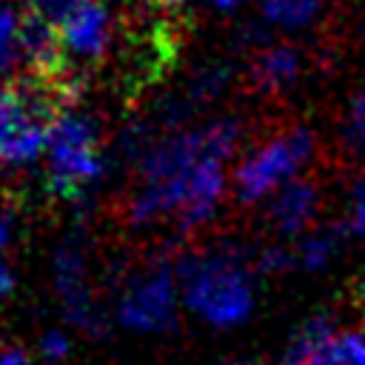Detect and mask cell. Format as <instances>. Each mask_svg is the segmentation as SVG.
Segmentation results:
<instances>
[{
    "label": "cell",
    "mask_w": 365,
    "mask_h": 365,
    "mask_svg": "<svg viewBox=\"0 0 365 365\" xmlns=\"http://www.w3.org/2000/svg\"><path fill=\"white\" fill-rule=\"evenodd\" d=\"M240 131V120L222 117L191 131H177L151 145L140 157V177L125 202L128 220L145 225L160 217H177L197 171L211 160H228L237 148Z\"/></svg>",
    "instance_id": "1"
},
{
    "label": "cell",
    "mask_w": 365,
    "mask_h": 365,
    "mask_svg": "<svg viewBox=\"0 0 365 365\" xmlns=\"http://www.w3.org/2000/svg\"><path fill=\"white\" fill-rule=\"evenodd\" d=\"M80 80L29 74L0 88V163H29L48 145L54 123L77 100Z\"/></svg>",
    "instance_id": "2"
},
{
    "label": "cell",
    "mask_w": 365,
    "mask_h": 365,
    "mask_svg": "<svg viewBox=\"0 0 365 365\" xmlns=\"http://www.w3.org/2000/svg\"><path fill=\"white\" fill-rule=\"evenodd\" d=\"M185 305L211 325H240L254 308L248 268L231 248L182 254L174 265Z\"/></svg>",
    "instance_id": "3"
},
{
    "label": "cell",
    "mask_w": 365,
    "mask_h": 365,
    "mask_svg": "<svg viewBox=\"0 0 365 365\" xmlns=\"http://www.w3.org/2000/svg\"><path fill=\"white\" fill-rule=\"evenodd\" d=\"M314 154V134L302 123H279L240 160L234 171V197L240 205H254L271 191H279Z\"/></svg>",
    "instance_id": "4"
},
{
    "label": "cell",
    "mask_w": 365,
    "mask_h": 365,
    "mask_svg": "<svg viewBox=\"0 0 365 365\" xmlns=\"http://www.w3.org/2000/svg\"><path fill=\"white\" fill-rule=\"evenodd\" d=\"M103 174L97 128L83 114H63L48 137V191L66 200L80 197Z\"/></svg>",
    "instance_id": "5"
},
{
    "label": "cell",
    "mask_w": 365,
    "mask_h": 365,
    "mask_svg": "<svg viewBox=\"0 0 365 365\" xmlns=\"http://www.w3.org/2000/svg\"><path fill=\"white\" fill-rule=\"evenodd\" d=\"M120 319L137 331H165L174 325V271L168 262L154 265L123 291Z\"/></svg>",
    "instance_id": "6"
},
{
    "label": "cell",
    "mask_w": 365,
    "mask_h": 365,
    "mask_svg": "<svg viewBox=\"0 0 365 365\" xmlns=\"http://www.w3.org/2000/svg\"><path fill=\"white\" fill-rule=\"evenodd\" d=\"M57 29L66 51L88 63L106 57L114 34V23L103 0H74V6L60 17Z\"/></svg>",
    "instance_id": "7"
},
{
    "label": "cell",
    "mask_w": 365,
    "mask_h": 365,
    "mask_svg": "<svg viewBox=\"0 0 365 365\" xmlns=\"http://www.w3.org/2000/svg\"><path fill=\"white\" fill-rule=\"evenodd\" d=\"M17 46H20V57L29 66V74H40V77H68L71 63L66 60V46L60 37V29L37 14V11H26L20 17L17 26Z\"/></svg>",
    "instance_id": "8"
},
{
    "label": "cell",
    "mask_w": 365,
    "mask_h": 365,
    "mask_svg": "<svg viewBox=\"0 0 365 365\" xmlns=\"http://www.w3.org/2000/svg\"><path fill=\"white\" fill-rule=\"evenodd\" d=\"M302 71V51L288 43H271L251 54L248 86L259 97H277L288 91Z\"/></svg>",
    "instance_id": "9"
},
{
    "label": "cell",
    "mask_w": 365,
    "mask_h": 365,
    "mask_svg": "<svg viewBox=\"0 0 365 365\" xmlns=\"http://www.w3.org/2000/svg\"><path fill=\"white\" fill-rule=\"evenodd\" d=\"M317 211H319V185L314 180H291L277 191L274 202L268 205V220L279 234L297 237L308 231Z\"/></svg>",
    "instance_id": "10"
},
{
    "label": "cell",
    "mask_w": 365,
    "mask_h": 365,
    "mask_svg": "<svg viewBox=\"0 0 365 365\" xmlns=\"http://www.w3.org/2000/svg\"><path fill=\"white\" fill-rule=\"evenodd\" d=\"M57 288L66 299V308L71 319L83 328H94V311H91V297L86 291V265L83 254L74 242L63 245L57 251Z\"/></svg>",
    "instance_id": "11"
},
{
    "label": "cell",
    "mask_w": 365,
    "mask_h": 365,
    "mask_svg": "<svg viewBox=\"0 0 365 365\" xmlns=\"http://www.w3.org/2000/svg\"><path fill=\"white\" fill-rule=\"evenodd\" d=\"M305 365H365V334L334 331L328 334Z\"/></svg>",
    "instance_id": "12"
},
{
    "label": "cell",
    "mask_w": 365,
    "mask_h": 365,
    "mask_svg": "<svg viewBox=\"0 0 365 365\" xmlns=\"http://www.w3.org/2000/svg\"><path fill=\"white\" fill-rule=\"evenodd\" d=\"M322 9V0H262V17L268 23L299 29L308 26Z\"/></svg>",
    "instance_id": "13"
},
{
    "label": "cell",
    "mask_w": 365,
    "mask_h": 365,
    "mask_svg": "<svg viewBox=\"0 0 365 365\" xmlns=\"http://www.w3.org/2000/svg\"><path fill=\"white\" fill-rule=\"evenodd\" d=\"M336 254V234H308L299 240L297 262L305 271H322Z\"/></svg>",
    "instance_id": "14"
},
{
    "label": "cell",
    "mask_w": 365,
    "mask_h": 365,
    "mask_svg": "<svg viewBox=\"0 0 365 365\" xmlns=\"http://www.w3.org/2000/svg\"><path fill=\"white\" fill-rule=\"evenodd\" d=\"M342 143L351 154H365V86L351 97V106L342 123Z\"/></svg>",
    "instance_id": "15"
},
{
    "label": "cell",
    "mask_w": 365,
    "mask_h": 365,
    "mask_svg": "<svg viewBox=\"0 0 365 365\" xmlns=\"http://www.w3.org/2000/svg\"><path fill=\"white\" fill-rule=\"evenodd\" d=\"M17 26H20V20H17L9 9L0 6V71H6V68L14 63V57L20 54V46H17Z\"/></svg>",
    "instance_id": "16"
},
{
    "label": "cell",
    "mask_w": 365,
    "mask_h": 365,
    "mask_svg": "<svg viewBox=\"0 0 365 365\" xmlns=\"http://www.w3.org/2000/svg\"><path fill=\"white\" fill-rule=\"evenodd\" d=\"M294 265H299L297 262V251H291L285 245H268L257 257V271H265V274H282V271H288Z\"/></svg>",
    "instance_id": "17"
},
{
    "label": "cell",
    "mask_w": 365,
    "mask_h": 365,
    "mask_svg": "<svg viewBox=\"0 0 365 365\" xmlns=\"http://www.w3.org/2000/svg\"><path fill=\"white\" fill-rule=\"evenodd\" d=\"M345 231L354 237H365V177L351 188V202L345 211Z\"/></svg>",
    "instance_id": "18"
},
{
    "label": "cell",
    "mask_w": 365,
    "mask_h": 365,
    "mask_svg": "<svg viewBox=\"0 0 365 365\" xmlns=\"http://www.w3.org/2000/svg\"><path fill=\"white\" fill-rule=\"evenodd\" d=\"M71 6H74V0H29V9L37 11V14H43V17H48L54 26L60 23V17H63Z\"/></svg>",
    "instance_id": "19"
},
{
    "label": "cell",
    "mask_w": 365,
    "mask_h": 365,
    "mask_svg": "<svg viewBox=\"0 0 365 365\" xmlns=\"http://www.w3.org/2000/svg\"><path fill=\"white\" fill-rule=\"evenodd\" d=\"M40 351H43L46 359L57 362V359H63V356L68 354V339H66L60 331H48V334L40 339Z\"/></svg>",
    "instance_id": "20"
},
{
    "label": "cell",
    "mask_w": 365,
    "mask_h": 365,
    "mask_svg": "<svg viewBox=\"0 0 365 365\" xmlns=\"http://www.w3.org/2000/svg\"><path fill=\"white\" fill-rule=\"evenodd\" d=\"M0 365H29L23 348H0Z\"/></svg>",
    "instance_id": "21"
},
{
    "label": "cell",
    "mask_w": 365,
    "mask_h": 365,
    "mask_svg": "<svg viewBox=\"0 0 365 365\" xmlns=\"http://www.w3.org/2000/svg\"><path fill=\"white\" fill-rule=\"evenodd\" d=\"M11 288H14V277H11V271H9V265H6V259L0 254V302L11 294Z\"/></svg>",
    "instance_id": "22"
},
{
    "label": "cell",
    "mask_w": 365,
    "mask_h": 365,
    "mask_svg": "<svg viewBox=\"0 0 365 365\" xmlns=\"http://www.w3.org/2000/svg\"><path fill=\"white\" fill-rule=\"evenodd\" d=\"M211 3H214L217 9H234V6L240 3V0H211Z\"/></svg>",
    "instance_id": "23"
},
{
    "label": "cell",
    "mask_w": 365,
    "mask_h": 365,
    "mask_svg": "<svg viewBox=\"0 0 365 365\" xmlns=\"http://www.w3.org/2000/svg\"><path fill=\"white\" fill-rule=\"evenodd\" d=\"M160 3H165V6H177V3H182V0H160Z\"/></svg>",
    "instance_id": "24"
},
{
    "label": "cell",
    "mask_w": 365,
    "mask_h": 365,
    "mask_svg": "<svg viewBox=\"0 0 365 365\" xmlns=\"http://www.w3.org/2000/svg\"><path fill=\"white\" fill-rule=\"evenodd\" d=\"M234 365H254V362H234Z\"/></svg>",
    "instance_id": "25"
}]
</instances>
